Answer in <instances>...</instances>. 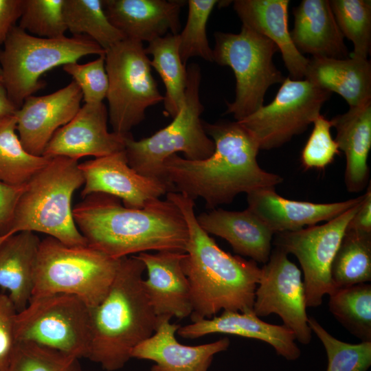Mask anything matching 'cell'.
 I'll list each match as a JSON object with an SVG mask.
<instances>
[{
	"mask_svg": "<svg viewBox=\"0 0 371 371\" xmlns=\"http://www.w3.org/2000/svg\"><path fill=\"white\" fill-rule=\"evenodd\" d=\"M203 126L214 143V151L201 160L177 154L166 159L163 173L172 192L193 201L201 198L212 210L232 203L240 193L275 188L283 181L281 176L259 166V145L238 122H203Z\"/></svg>",
	"mask_w": 371,
	"mask_h": 371,
	"instance_id": "obj_1",
	"label": "cell"
},
{
	"mask_svg": "<svg viewBox=\"0 0 371 371\" xmlns=\"http://www.w3.org/2000/svg\"><path fill=\"white\" fill-rule=\"evenodd\" d=\"M83 199L73 209V216L88 246L116 259L149 251L185 253L188 227L170 201L159 199L133 209L107 194Z\"/></svg>",
	"mask_w": 371,
	"mask_h": 371,
	"instance_id": "obj_2",
	"label": "cell"
},
{
	"mask_svg": "<svg viewBox=\"0 0 371 371\" xmlns=\"http://www.w3.org/2000/svg\"><path fill=\"white\" fill-rule=\"evenodd\" d=\"M166 199L179 208L188 227L181 265L190 286L191 321L211 318L221 310L253 311L260 275L257 262L221 249L199 225L194 201L177 192H168Z\"/></svg>",
	"mask_w": 371,
	"mask_h": 371,
	"instance_id": "obj_3",
	"label": "cell"
},
{
	"mask_svg": "<svg viewBox=\"0 0 371 371\" xmlns=\"http://www.w3.org/2000/svg\"><path fill=\"white\" fill-rule=\"evenodd\" d=\"M144 263L137 256L121 258L103 300L90 308L91 343L87 359L106 371L122 369L135 346L150 337L158 317L146 295Z\"/></svg>",
	"mask_w": 371,
	"mask_h": 371,
	"instance_id": "obj_4",
	"label": "cell"
},
{
	"mask_svg": "<svg viewBox=\"0 0 371 371\" xmlns=\"http://www.w3.org/2000/svg\"><path fill=\"white\" fill-rule=\"evenodd\" d=\"M77 160L52 158L25 183L2 242L21 232H41L69 246H87L73 216L71 199L84 184Z\"/></svg>",
	"mask_w": 371,
	"mask_h": 371,
	"instance_id": "obj_5",
	"label": "cell"
},
{
	"mask_svg": "<svg viewBox=\"0 0 371 371\" xmlns=\"http://www.w3.org/2000/svg\"><path fill=\"white\" fill-rule=\"evenodd\" d=\"M120 260L88 245L69 246L47 236L38 249L32 297L67 294L94 307L107 293Z\"/></svg>",
	"mask_w": 371,
	"mask_h": 371,
	"instance_id": "obj_6",
	"label": "cell"
},
{
	"mask_svg": "<svg viewBox=\"0 0 371 371\" xmlns=\"http://www.w3.org/2000/svg\"><path fill=\"white\" fill-rule=\"evenodd\" d=\"M187 71L184 101L172 121L148 137L135 140L130 133L125 140L124 151L130 167L142 175L167 184L163 164L169 157L182 153L186 159L201 160L211 156L215 148L200 118L204 109L199 98L201 69L193 63Z\"/></svg>",
	"mask_w": 371,
	"mask_h": 371,
	"instance_id": "obj_7",
	"label": "cell"
},
{
	"mask_svg": "<svg viewBox=\"0 0 371 371\" xmlns=\"http://www.w3.org/2000/svg\"><path fill=\"white\" fill-rule=\"evenodd\" d=\"M87 55L104 56L105 50L85 36L39 38L16 25L0 49L1 83L19 109L27 98L45 86L41 80L45 72Z\"/></svg>",
	"mask_w": 371,
	"mask_h": 371,
	"instance_id": "obj_8",
	"label": "cell"
},
{
	"mask_svg": "<svg viewBox=\"0 0 371 371\" xmlns=\"http://www.w3.org/2000/svg\"><path fill=\"white\" fill-rule=\"evenodd\" d=\"M213 62L229 66L236 78L235 98L226 114L240 121L263 105L268 89L285 78L273 62L278 48L267 37L242 25L238 34L216 32Z\"/></svg>",
	"mask_w": 371,
	"mask_h": 371,
	"instance_id": "obj_9",
	"label": "cell"
},
{
	"mask_svg": "<svg viewBox=\"0 0 371 371\" xmlns=\"http://www.w3.org/2000/svg\"><path fill=\"white\" fill-rule=\"evenodd\" d=\"M106 98L113 132L126 135L145 117L146 110L164 101L151 74L142 42L124 38L105 51Z\"/></svg>",
	"mask_w": 371,
	"mask_h": 371,
	"instance_id": "obj_10",
	"label": "cell"
},
{
	"mask_svg": "<svg viewBox=\"0 0 371 371\" xmlns=\"http://www.w3.org/2000/svg\"><path fill=\"white\" fill-rule=\"evenodd\" d=\"M17 342H31L78 359L87 358L91 343L90 308L67 294L31 297L15 319Z\"/></svg>",
	"mask_w": 371,
	"mask_h": 371,
	"instance_id": "obj_11",
	"label": "cell"
},
{
	"mask_svg": "<svg viewBox=\"0 0 371 371\" xmlns=\"http://www.w3.org/2000/svg\"><path fill=\"white\" fill-rule=\"evenodd\" d=\"M331 95L306 79L287 77L269 104L237 122L254 136L260 150L278 148L304 133Z\"/></svg>",
	"mask_w": 371,
	"mask_h": 371,
	"instance_id": "obj_12",
	"label": "cell"
},
{
	"mask_svg": "<svg viewBox=\"0 0 371 371\" xmlns=\"http://www.w3.org/2000/svg\"><path fill=\"white\" fill-rule=\"evenodd\" d=\"M361 201L324 224L274 234L276 248L294 255L300 264L306 307L319 306L323 296L335 289L330 275L332 262Z\"/></svg>",
	"mask_w": 371,
	"mask_h": 371,
	"instance_id": "obj_13",
	"label": "cell"
},
{
	"mask_svg": "<svg viewBox=\"0 0 371 371\" xmlns=\"http://www.w3.org/2000/svg\"><path fill=\"white\" fill-rule=\"evenodd\" d=\"M287 256L276 247L260 268L253 311L258 317L278 315L295 339L308 344L312 331L308 324L304 281L301 271Z\"/></svg>",
	"mask_w": 371,
	"mask_h": 371,
	"instance_id": "obj_14",
	"label": "cell"
},
{
	"mask_svg": "<svg viewBox=\"0 0 371 371\" xmlns=\"http://www.w3.org/2000/svg\"><path fill=\"white\" fill-rule=\"evenodd\" d=\"M84 178L81 196L104 194L122 199L124 206L142 209L172 192L166 182L139 174L128 164L124 150L78 164Z\"/></svg>",
	"mask_w": 371,
	"mask_h": 371,
	"instance_id": "obj_15",
	"label": "cell"
},
{
	"mask_svg": "<svg viewBox=\"0 0 371 371\" xmlns=\"http://www.w3.org/2000/svg\"><path fill=\"white\" fill-rule=\"evenodd\" d=\"M108 117L103 102L85 103L67 124L54 133L42 156L78 161L85 156L98 158L124 150L128 135L109 132Z\"/></svg>",
	"mask_w": 371,
	"mask_h": 371,
	"instance_id": "obj_16",
	"label": "cell"
},
{
	"mask_svg": "<svg viewBox=\"0 0 371 371\" xmlns=\"http://www.w3.org/2000/svg\"><path fill=\"white\" fill-rule=\"evenodd\" d=\"M82 100L74 80L50 94L27 98L14 114L16 133L25 150L42 156L54 133L78 113Z\"/></svg>",
	"mask_w": 371,
	"mask_h": 371,
	"instance_id": "obj_17",
	"label": "cell"
},
{
	"mask_svg": "<svg viewBox=\"0 0 371 371\" xmlns=\"http://www.w3.org/2000/svg\"><path fill=\"white\" fill-rule=\"evenodd\" d=\"M157 317L153 334L131 352V358L153 361L150 371H207L214 355L229 346L227 337L196 346L182 344L175 337L180 326L171 323L169 316Z\"/></svg>",
	"mask_w": 371,
	"mask_h": 371,
	"instance_id": "obj_18",
	"label": "cell"
},
{
	"mask_svg": "<svg viewBox=\"0 0 371 371\" xmlns=\"http://www.w3.org/2000/svg\"><path fill=\"white\" fill-rule=\"evenodd\" d=\"M247 195V209L274 234L294 232L328 221L357 205L363 199V194L343 201L317 203L285 199L279 195L275 188L260 189Z\"/></svg>",
	"mask_w": 371,
	"mask_h": 371,
	"instance_id": "obj_19",
	"label": "cell"
},
{
	"mask_svg": "<svg viewBox=\"0 0 371 371\" xmlns=\"http://www.w3.org/2000/svg\"><path fill=\"white\" fill-rule=\"evenodd\" d=\"M184 254L160 251L137 256L147 271L143 286L157 317L166 315L181 319L192 313L190 286L181 265Z\"/></svg>",
	"mask_w": 371,
	"mask_h": 371,
	"instance_id": "obj_20",
	"label": "cell"
},
{
	"mask_svg": "<svg viewBox=\"0 0 371 371\" xmlns=\"http://www.w3.org/2000/svg\"><path fill=\"white\" fill-rule=\"evenodd\" d=\"M183 0H103L111 24L125 38L148 43L166 35L176 34L179 27Z\"/></svg>",
	"mask_w": 371,
	"mask_h": 371,
	"instance_id": "obj_21",
	"label": "cell"
},
{
	"mask_svg": "<svg viewBox=\"0 0 371 371\" xmlns=\"http://www.w3.org/2000/svg\"><path fill=\"white\" fill-rule=\"evenodd\" d=\"M177 333L182 338L190 339L215 333L256 339L270 344L278 355L289 361L296 360L301 355L295 343V335L290 329L284 325L265 322L254 311H223L219 316L180 326Z\"/></svg>",
	"mask_w": 371,
	"mask_h": 371,
	"instance_id": "obj_22",
	"label": "cell"
},
{
	"mask_svg": "<svg viewBox=\"0 0 371 371\" xmlns=\"http://www.w3.org/2000/svg\"><path fill=\"white\" fill-rule=\"evenodd\" d=\"M289 0H236L234 10L242 25L276 44L280 51L289 77L304 79L308 63L295 47L289 30Z\"/></svg>",
	"mask_w": 371,
	"mask_h": 371,
	"instance_id": "obj_23",
	"label": "cell"
},
{
	"mask_svg": "<svg viewBox=\"0 0 371 371\" xmlns=\"http://www.w3.org/2000/svg\"><path fill=\"white\" fill-rule=\"evenodd\" d=\"M196 220L208 234L227 240L237 254L249 257L257 263L268 261L275 234L249 209L229 211L214 208L201 213Z\"/></svg>",
	"mask_w": 371,
	"mask_h": 371,
	"instance_id": "obj_24",
	"label": "cell"
},
{
	"mask_svg": "<svg viewBox=\"0 0 371 371\" xmlns=\"http://www.w3.org/2000/svg\"><path fill=\"white\" fill-rule=\"evenodd\" d=\"M292 41L302 54L317 58L350 56L328 0H303L293 9Z\"/></svg>",
	"mask_w": 371,
	"mask_h": 371,
	"instance_id": "obj_25",
	"label": "cell"
},
{
	"mask_svg": "<svg viewBox=\"0 0 371 371\" xmlns=\"http://www.w3.org/2000/svg\"><path fill=\"white\" fill-rule=\"evenodd\" d=\"M332 127L335 141L345 155L344 182L347 191L357 193L368 187L370 168L368 159L371 148V101L334 117Z\"/></svg>",
	"mask_w": 371,
	"mask_h": 371,
	"instance_id": "obj_26",
	"label": "cell"
},
{
	"mask_svg": "<svg viewBox=\"0 0 371 371\" xmlns=\"http://www.w3.org/2000/svg\"><path fill=\"white\" fill-rule=\"evenodd\" d=\"M317 87L341 95L350 107L371 101V63L350 54L346 58L312 57L304 78Z\"/></svg>",
	"mask_w": 371,
	"mask_h": 371,
	"instance_id": "obj_27",
	"label": "cell"
},
{
	"mask_svg": "<svg viewBox=\"0 0 371 371\" xmlns=\"http://www.w3.org/2000/svg\"><path fill=\"white\" fill-rule=\"evenodd\" d=\"M40 242L34 232H21L0 245V287L9 291L17 313L27 306L32 297Z\"/></svg>",
	"mask_w": 371,
	"mask_h": 371,
	"instance_id": "obj_28",
	"label": "cell"
},
{
	"mask_svg": "<svg viewBox=\"0 0 371 371\" xmlns=\"http://www.w3.org/2000/svg\"><path fill=\"white\" fill-rule=\"evenodd\" d=\"M179 34L168 33L148 43L146 54L152 56L150 66L160 76L165 87L164 108L174 117L179 111L185 98L188 71L179 52Z\"/></svg>",
	"mask_w": 371,
	"mask_h": 371,
	"instance_id": "obj_29",
	"label": "cell"
},
{
	"mask_svg": "<svg viewBox=\"0 0 371 371\" xmlns=\"http://www.w3.org/2000/svg\"><path fill=\"white\" fill-rule=\"evenodd\" d=\"M51 159L25 150L16 133L14 115L0 117V181L14 186L25 185Z\"/></svg>",
	"mask_w": 371,
	"mask_h": 371,
	"instance_id": "obj_30",
	"label": "cell"
},
{
	"mask_svg": "<svg viewBox=\"0 0 371 371\" xmlns=\"http://www.w3.org/2000/svg\"><path fill=\"white\" fill-rule=\"evenodd\" d=\"M67 29L73 36H85L105 51L125 38L109 20L102 0H64Z\"/></svg>",
	"mask_w": 371,
	"mask_h": 371,
	"instance_id": "obj_31",
	"label": "cell"
},
{
	"mask_svg": "<svg viewBox=\"0 0 371 371\" xmlns=\"http://www.w3.org/2000/svg\"><path fill=\"white\" fill-rule=\"evenodd\" d=\"M335 289L371 280V234L346 230L331 265Z\"/></svg>",
	"mask_w": 371,
	"mask_h": 371,
	"instance_id": "obj_32",
	"label": "cell"
},
{
	"mask_svg": "<svg viewBox=\"0 0 371 371\" xmlns=\"http://www.w3.org/2000/svg\"><path fill=\"white\" fill-rule=\"evenodd\" d=\"M329 295V310L335 319L361 341H371V285L340 287Z\"/></svg>",
	"mask_w": 371,
	"mask_h": 371,
	"instance_id": "obj_33",
	"label": "cell"
},
{
	"mask_svg": "<svg viewBox=\"0 0 371 371\" xmlns=\"http://www.w3.org/2000/svg\"><path fill=\"white\" fill-rule=\"evenodd\" d=\"M337 25L353 44L350 54L368 58L371 48V1H329Z\"/></svg>",
	"mask_w": 371,
	"mask_h": 371,
	"instance_id": "obj_34",
	"label": "cell"
},
{
	"mask_svg": "<svg viewBox=\"0 0 371 371\" xmlns=\"http://www.w3.org/2000/svg\"><path fill=\"white\" fill-rule=\"evenodd\" d=\"M308 324L326 350V371H367L369 369L371 341L355 344L341 341L328 333L313 317H308Z\"/></svg>",
	"mask_w": 371,
	"mask_h": 371,
	"instance_id": "obj_35",
	"label": "cell"
},
{
	"mask_svg": "<svg viewBox=\"0 0 371 371\" xmlns=\"http://www.w3.org/2000/svg\"><path fill=\"white\" fill-rule=\"evenodd\" d=\"M186 24L179 34V52L184 65L192 57L199 56L213 62V50L209 45L206 25L218 1L189 0Z\"/></svg>",
	"mask_w": 371,
	"mask_h": 371,
	"instance_id": "obj_36",
	"label": "cell"
},
{
	"mask_svg": "<svg viewBox=\"0 0 371 371\" xmlns=\"http://www.w3.org/2000/svg\"><path fill=\"white\" fill-rule=\"evenodd\" d=\"M63 5L64 0H23L18 26L39 38L63 37L67 31Z\"/></svg>",
	"mask_w": 371,
	"mask_h": 371,
	"instance_id": "obj_37",
	"label": "cell"
},
{
	"mask_svg": "<svg viewBox=\"0 0 371 371\" xmlns=\"http://www.w3.org/2000/svg\"><path fill=\"white\" fill-rule=\"evenodd\" d=\"M8 371H84L79 359L31 342H17Z\"/></svg>",
	"mask_w": 371,
	"mask_h": 371,
	"instance_id": "obj_38",
	"label": "cell"
},
{
	"mask_svg": "<svg viewBox=\"0 0 371 371\" xmlns=\"http://www.w3.org/2000/svg\"><path fill=\"white\" fill-rule=\"evenodd\" d=\"M313 124V130L302 151V165L306 170L324 169L339 154V146L331 135V120L320 114Z\"/></svg>",
	"mask_w": 371,
	"mask_h": 371,
	"instance_id": "obj_39",
	"label": "cell"
},
{
	"mask_svg": "<svg viewBox=\"0 0 371 371\" xmlns=\"http://www.w3.org/2000/svg\"><path fill=\"white\" fill-rule=\"evenodd\" d=\"M78 85L86 104L103 102L106 97L109 80L105 69V55L85 64L70 63L63 66Z\"/></svg>",
	"mask_w": 371,
	"mask_h": 371,
	"instance_id": "obj_40",
	"label": "cell"
},
{
	"mask_svg": "<svg viewBox=\"0 0 371 371\" xmlns=\"http://www.w3.org/2000/svg\"><path fill=\"white\" fill-rule=\"evenodd\" d=\"M16 314L9 296L0 293V371H8L14 352Z\"/></svg>",
	"mask_w": 371,
	"mask_h": 371,
	"instance_id": "obj_41",
	"label": "cell"
},
{
	"mask_svg": "<svg viewBox=\"0 0 371 371\" xmlns=\"http://www.w3.org/2000/svg\"><path fill=\"white\" fill-rule=\"evenodd\" d=\"M25 185L14 186L0 181V238L10 227L15 206Z\"/></svg>",
	"mask_w": 371,
	"mask_h": 371,
	"instance_id": "obj_42",
	"label": "cell"
},
{
	"mask_svg": "<svg viewBox=\"0 0 371 371\" xmlns=\"http://www.w3.org/2000/svg\"><path fill=\"white\" fill-rule=\"evenodd\" d=\"M23 0H0V45H3L10 32L21 15Z\"/></svg>",
	"mask_w": 371,
	"mask_h": 371,
	"instance_id": "obj_43",
	"label": "cell"
},
{
	"mask_svg": "<svg viewBox=\"0 0 371 371\" xmlns=\"http://www.w3.org/2000/svg\"><path fill=\"white\" fill-rule=\"evenodd\" d=\"M346 230L361 234H371V186L367 187L363 199L353 217L350 219Z\"/></svg>",
	"mask_w": 371,
	"mask_h": 371,
	"instance_id": "obj_44",
	"label": "cell"
},
{
	"mask_svg": "<svg viewBox=\"0 0 371 371\" xmlns=\"http://www.w3.org/2000/svg\"><path fill=\"white\" fill-rule=\"evenodd\" d=\"M18 108L9 98L3 85L0 82V117L14 115Z\"/></svg>",
	"mask_w": 371,
	"mask_h": 371,
	"instance_id": "obj_45",
	"label": "cell"
},
{
	"mask_svg": "<svg viewBox=\"0 0 371 371\" xmlns=\"http://www.w3.org/2000/svg\"><path fill=\"white\" fill-rule=\"evenodd\" d=\"M1 80H2V70L0 67V82H1Z\"/></svg>",
	"mask_w": 371,
	"mask_h": 371,
	"instance_id": "obj_46",
	"label": "cell"
}]
</instances>
